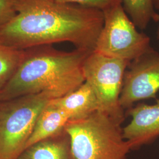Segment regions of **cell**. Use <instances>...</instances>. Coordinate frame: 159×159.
Segmentation results:
<instances>
[{"instance_id":"52a82bcc","label":"cell","mask_w":159,"mask_h":159,"mask_svg":"<svg viewBox=\"0 0 159 159\" xmlns=\"http://www.w3.org/2000/svg\"><path fill=\"white\" fill-rule=\"evenodd\" d=\"M159 91V53L152 49L131 61L125 70L120 103L124 110L135 102L157 98Z\"/></svg>"},{"instance_id":"4fadbf2b","label":"cell","mask_w":159,"mask_h":159,"mask_svg":"<svg viewBox=\"0 0 159 159\" xmlns=\"http://www.w3.org/2000/svg\"><path fill=\"white\" fill-rule=\"evenodd\" d=\"M24 54V50L7 46L0 40V91L16 73Z\"/></svg>"},{"instance_id":"8992f818","label":"cell","mask_w":159,"mask_h":159,"mask_svg":"<svg viewBox=\"0 0 159 159\" xmlns=\"http://www.w3.org/2000/svg\"><path fill=\"white\" fill-rule=\"evenodd\" d=\"M102 12L104 24L94 51L130 63L153 49L150 37L137 31L122 4Z\"/></svg>"},{"instance_id":"7a4b0ae2","label":"cell","mask_w":159,"mask_h":159,"mask_svg":"<svg viewBox=\"0 0 159 159\" xmlns=\"http://www.w3.org/2000/svg\"><path fill=\"white\" fill-rule=\"evenodd\" d=\"M24 50L21 65L0 91V101L41 93L56 99L74 91L84 83L83 66L92 51L78 48L61 51L52 45Z\"/></svg>"},{"instance_id":"7c38bea8","label":"cell","mask_w":159,"mask_h":159,"mask_svg":"<svg viewBox=\"0 0 159 159\" xmlns=\"http://www.w3.org/2000/svg\"><path fill=\"white\" fill-rule=\"evenodd\" d=\"M122 6L136 27L145 30L151 21L159 22L153 0H122Z\"/></svg>"},{"instance_id":"8fae6325","label":"cell","mask_w":159,"mask_h":159,"mask_svg":"<svg viewBox=\"0 0 159 159\" xmlns=\"http://www.w3.org/2000/svg\"><path fill=\"white\" fill-rule=\"evenodd\" d=\"M69 120L68 115L51 100L39 114L25 148L63 132Z\"/></svg>"},{"instance_id":"2e32d148","label":"cell","mask_w":159,"mask_h":159,"mask_svg":"<svg viewBox=\"0 0 159 159\" xmlns=\"http://www.w3.org/2000/svg\"><path fill=\"white\" fill-rule=\"evenodd\" d=\"M153 4L155 9L159 10V0H153Z\"/></svg>"},{"instance_id":"6da1fadb","label":"cell","mask_w":159,"mask_h":159,"mask_svg":"<svg viewBox=\"0 0 159 159\" xmlns=\"http://www.w3.org/2000/svg\"><path fill=\"white\" fill-rule=\"evenodd\" d=\"M17 14L0 30L7 46L25 50L69 42L93 51L104 24L102 11L56 0H16Z\"/></svg>"},{"instance_id":"5b68a950","label":"cell","mask_w":159,"mask_h":159,"mask_svg":"<svg viewBox=\"0 0 159 159\" xmlns=\"http://www.w3.org/2000/svg\"><path fill=\"white\" fill-rule=\"evenodd\" d=\"M130 62L93 51L83 66L85 82L96 95L98 111L106 114L117 124L125 120L124 109L120 103L125 70Z\"/></svg>"},{"instance_id":"9c48e42d","label":"cell","mask_w":159,"mask_h":159,"mask_svg":"<svg viewBox=\"0 0 159 159\" xmlns=\"http://www.w3.org/2000/svg\"><path fill=\"white\" fill-rule=\"evenodd\" d=\"M51 102L68 115L69 121L84 119L98 111L96 95L85 81L74 91Z\"/></svg>"},{"instance_id":"277c9868","label":"cell","mask_w":159,"mask_h":159,"mask_svg":"<svg viewBox=\"0 0 159 159\" xmlns=\"http://www.w3.org/2000/svg\"><path fill=\"white\" fill-rule=\"evenodd\" d=\"M52 99L41 93L0 101V159H17L39 114Z\"/></svg>"},{"instance_id":"9a60e30c","label":"cell","mask_w":159,"mask_h":159,"mask_svg":"<svg viewBox=\"0 0 159 159\" xmlns=\"http://www.w3.org/2000/svg\"><path fill=\"white\" fill-rule=\"evenodd\" d=\"M16 0H0V30L16 17Z\"/></svg>"},{"instance_id":"5bb4252c","label":"cell","mask_w":159,"mask_h":159,"mask_svg":"<svg viewBox=\"0 0 159 159\" xmlns=\"http://www.w3.org/2000/svg\"><path fill=\"white\" fill-rule=\"evenodd\" d=\"M65 3L76 4L104 11L113 7L122 4V0H56Z\"/></svg>"},{"instance_id":"ba28073f","label":"cell","mask_w":159,"mask_h":159,"mask_svg":"<svg viewBox=\"0 0 159 159\" xmlns=\"http://www.w3.org/2000/svg\"><path fill=\"white\" fill-rule=\"evenodd\" d=\"M128 114L131 120L122 133L131 150L152 144L159 137V98L153 104H139L130 108Z\"/></svg>"},{"instance_id":"3957f363","label":"cell","mask_w":159,"mask_h":159,"mask_svg":"<svg viewBox=\"0 0 159 159\" xmlns=\"http://www.w3.org/2000/svg\"><path fill=\"white\" fill-rule=\"evenodd\" d=\"M65 130L75 159H128L131 150L120 125L101 111L69 121Z\"/></svg>"},{"instance_id":"e0dca14e","label":"cell","mask_w":159,"mask_h":159,"mask_svg":"<svg viewBox=\"0 0 159 159\" xmlns=\"http://www.w3.org/2000/svg\"><path fill=\"white\" fill-rule=\"evenodd\" d=\"M157 39L158 41H159V26L158 30H157Z\"/></svg>"},{"instance_id":"ac0fdd59","label":"cell","mask_w":159,"mask_h":159,"mask_svg":"<svg viewBox=\"0 0 159 159\" xmlns=\"http://www.w3.org/2000/svg\"></svg>"},{"instance_id":"30bf717a","label":"cell","mask_w":159,"mask_h":159,"mask_svg":"<svg viewBox=\"0 0 159 159\" xmlns=\"http://www.w3.org/2000/svg\"><path fill=\"white\" fill-rule=\"evenodd\" d=\"M17 159H75L66 130L25 148Z\"/></svg>"}]
</instances>
